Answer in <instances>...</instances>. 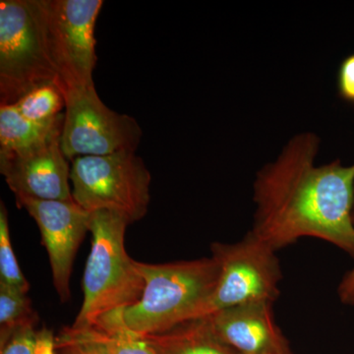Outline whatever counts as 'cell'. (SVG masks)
<instances>
[{
  "mask_svg": "<svg viewBox=\"0 0 354 354\" xmlns=\"http://www.w3.org/2000/svg\"><path fill=\"white\" fill-rule=\"evenodd\" d=\"M64 97L60 145L68 160L136 152L143 135L139 123L128 114L108 108L100 99L95 85L69 88Z\"/></svg>",
  "mask_w": 354,
  "mask_h": 354,
  "instance_id": "cell-7",
  "label": "cell"
},
{
  "mask_svg": "<svg viewBox=\"0 0 354 354\" xmlns=\"http://www.w3.org/2000/svg\"><path fill=\"white\" fill-rule=\"evenodd\" d=\"M277 354H290V351H288V353H277Z\"/></svg>",
  "mask_w": 354,
  "mask_h": 354,
  "instance_id": "cell-23",
  "label": "cell"
},
{
  "mask_svg": "<svg viewBox=\"0 0 354 354\" xmlns=\"http://www.w3.org/2000/svg\"><path fill=\"white\" fill-rule=\"evenodd\" d=\"M38 332L34 326L16 330L3 344H0V354H36Z\"/></svg>",
  "mask_w": 354,
  "mask_h": 354,
  "instance_id": "cell-19",
  "label": "cell"
},
{
  "mask_svg": "<svg viewBox=\"0 0 354 354\" xmlns=\"http://www.w3.org/2000/svg\"><path fill=\"white\" fill-rule=\"evenodd\" d=\"M123 310L102 317L93 327L102 330L113 354H157L143 335L125 325Z\"/></svg>",
  "mask_w": 354,
  "mask_h": 354,
  "instance_id": "cell-15",
  "label": "cell"
},
{
  "mask_svg": "<svg viewBox=\"0 0 354 354\" xmlns=\"http://www.w3.org/2000/svg\"><path fill=\"white\" fill-rule=\"evenodd\" d=\"M36 354H57L55 337L48 328L44 327L39 330Z\"/></svg>",
  "mask_w": 354,
  "mask_h": 354,
  "instance_id": "cell-22",
  "label": "cell"
},
{
  "mask_svg": "<svg viewBox=\"0 0 354 354\" xmlns=\"http://www.w3.org/2000/svg\"><path fill=\"white\" fill-rule=\"evenodd\" d=\"M39 316L27 293L0 283V344L20 328L37 327Z\"/></svg>",
  "mask_w": 354,
  "mask_h": 354,
  "instance_id": "cell-14",
  "label": "cell"
},
{
  "mask_svg": "<svg viewBox=\"0 0 354 354\" xmlns=\"http://www.w3.org/2000/svg\"><path fill=\"white\" fill-rule=\"evenodd\" d=\"M337 295L342 304L354 306V267L344 274L337 288Z\"/></svg>",
  "mask_w": 354,
  "mask_h": 354,
  "instance_id": "cell-21",
  "label": "cell"
},
{
  "mask_svg": "<svg viewBox=\"0 0 354 354\" xmlns=\"http://www.w3.org/2000/svg\"><path fill=\"white\" fill-rule=\"evenodd\" d=\"M18 206L34 218L48 251L53 283L62 302L70 298V277L77 251L90 232L91 213L74 201L16 197Z\"/></svg>",
  "mask_w": 354,
  "mask_h": 354,
  "instance_id": "cell-9",
  "label": "cell"
},
{
  "mask_svg": "<svg viewBox=\"0 0 354 354\" xmlns=\"http://www.w3.org/2000/svg\"><path fill=\"white\" fill-rule=\"evenodd\" d=\"M0 283L28 293L29 281L26 279L16 260L10 234L8 213L3 201L0 202Z\"/></svg>",
  "mask_w": 354,
  "mask_h": 354,
  "instance_id": "cell-18",
  "label": "cell"
},
{
  "mask_svg": "<svg viewBox=\"0 0 354 354\" xmlns=\"http://www.w3.org/2000/svg\"><path fill=\"white\" fill-rule=\"evenodd\" d=\"M151 180L150 171L136 152L87 156L71 162L74 202L88 213L116 212L130 225L147 215Z\"/></svg>",
  "mask_w": 354,
  "mask_h": 354,
  "instance_id": "cell-5",
  "label": "cell"
},
{
  "mask_svg": "<svg viewBox=\"0 0 354 354\" xmlns=\"http://www.w3.org/2000/svg\"><path fill=\"white\" fill-rule=\"evenodd\" d=\"M64 114L46 122L27 120L13 104L0 106V150L20 151L50 137L64 127Z\"/></svg>",
  "mask_w": 354,
  "mask_h": 354,
  "instance_id": "cell-13",
  "label": "cell"
},
{
  "mask_svg": "<svg viewBox=\"0 0 354 354\" xmlns=\"http://www.w3.org/2000/svg\"><path fill=\"white\" fill-rule=\"evenodd\" d=\"M143 337L157 354H239L214 334L205 317Z\"/></svg>",
  "mask_w": 354,
  "mask_h": 354,
  "instance_id": "cell-12",
  "label": "cell"
},
{
  "mask_svg": "<svg viewBox=\"0 0 354 354\" xmlns=\"http://www.w3.org/2000/svg\"><path fill=\"white\" fill-rule=\"evenodd\" d=\"M337 90L344 101L354 104V53L342 60L337 73Z\"/></svg>",
  "mask_w": 354,
  "mask_h": 354,
  "instance_id": "cell-20",
  "label": "cell"
},
{
  "mask_svg": "<svg viewBox=\"0 0 354 354\" xmlns=\"http://www.w3.org/2000/svg\"><path fill=\"white\" fill-rule=\"evenodd\" d=\"M319 146L313 133L297 135L258 172L251 232L276 251L314 237L354 258V165L317 167Z\"/></svg>",
  "mask_w": 354,
  "mask_h": 354,
  "instance_id": "cell-1",
  "label": "cell"
},
{
  "mask_svg": "<svg viewBox=\"0 0 354 354\" xmlns=\"http://www.w3.org/2000/svg\"><path fill=\"white\" fill-rule=\"evenodd\" d=\"M62 131L24 150H0V172L16 197L74 201L71 167L60 145Z\"/></svg>",
  "mask_w": 354,
  "mask_h": 354,
  "instance_id": "cell-10",
  "label": "cell"
},
{
  "mask_svg": "<svg viewBox=\"0 0 354 354\" xmlns=\"http://www.w3.org/2000/svg\"><path fill=\"white\" fill-rule=\"evenodd\" d=\"M129 221L116 212L91 213L92 248L83 276L84 299L72 326L93 327L102 317L136 304L145 281L138 262L125 250V230Z\"/></svg>",
  "mask_w": 354,
  "mask_h": 354,
  "instance_id": "cell-3",
  "label": "cell"
},
{
  "mask_svg": "<svg viewBox=\"0 0 354 354\" xmlns=\"http://www.w3.org/2000/svg\"><path fill=\"white\" fill-rule=\"evenodd\" d=\"M57 354H113L106 337L95 327H65L55 337Z\"/></svg>",
  "mask_w": 354,
  "mask_h": 354,
  "instance_id": "cell-17",
  "label": "cell"
},
{
  "mask_svg": "<svg viewBox=\"0 0 354 354\" xmlns=\"http://www.w3.org/2000/svg\"><path fill=\"white\" fill-rule=\"evenodd\" d=\"M212 258L218 266L216 285L205 317L241 305L274 304L283 279L277 251L249 232L234 243L215 242Z\"/></svg>",
  "mask_w": 354,
  "mask_h": 354,
  "instance_id": "cell-6",
  "label": "cell"
},
{
  "mask_svg": "<svg viewBox=\"0 0 354 354\" xmlns=\"http://www.w3.org/2000/svg\"><path fill=\"white\" fill-rule=\"evenodd\" d=\"M27 120L46 122L57 118L65 108L62 88L55 84H46L30 91L13 104Z\"/></svg>",
  "mask_w": 354,
  "mask_h": 354,
  "instance_id": "cell-16",
  "label": "cell"
},
{
  "mask_svg": "<svg viewBox=\"0 0 354 354\" xmlns=\"http://www.w3.org/2000/svg\"><path fill=\"white\" fill-rule=\"evenodd\" d=\"M145 281L136 304L123 310L125 325L140 335L160 334L203 318L218 279L213 258L148 264L138 262Z\"/></svg>",
  "mask_w": 354,
  "mask_h": 354,
  "instance_id": "cell-2",
  "label": "cell"
},
{
  "mask_svg": "<svg viewBox=\"0 0 354 354\" xmlns=\"http://www.w3.org/2000/svg\"><path fill=\"white\" fill-rule=\"evenodd\" d=\"M102 0H41L46 43L64 93L94 86L95 27Z\"/></svg>",
  "mask_w": 354,
  "mask_h": 354,
  "instance_id": "cell-8",
  "label": "cell"
},
{
  "mask_svg": "<svg viewBox=\"0 0 354 354\" xmlns=\"http://www.w3.org/2000/svg\"><path fill=\"white\" fill-rule=\"evenodd\" d=\"M46 84L62 88L44 31L41 0L0 1V106Z\"/></svg>",
  "mask_w": 354,
  "mask_h": 354,
  "instance_id": "cell-4",
  "label": "cell"
},
{
  "mask_svg": "<svg viewBox=\"0 0 354 354\" xmlns=\"http://www.w3.org/2000/svg\"><path fill=\"white\" fill-rule=\"evenodd\" d=\"M274 304L259 302L214 312L205 317L214 334L239 354L288 353L274 321Z\"/></svg>",
  "mask_w": 354,
  "mask_h": 354,
  "instance_id": "cell-11",
  "label": "cell"
}]
</instances>
